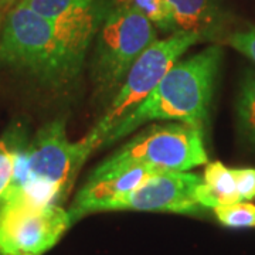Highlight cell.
<instances>
[{
  "instance_id": "cell-14",
  "label": "cell",
  "mask_w": 255,
  "mask_h": 255,
  "mask_svg": "<svg viewBox=\"0 0 255 255\" xmlns=\"http://www.w3.org/2000/svg\"><path fill=\"white\" fill-rule=\"evenodd\" d=\"M238 128L241 135L255 145V70L247 73L237 102Z\"/></svg>"
},
{
  "instance_id": "cell-4",
  "label": "cell",
  "mask_w": 255,
  "mask_h": 255,
  "mask_svg": "<svg viewBox=\"0 0 255 255\" xmlns=\"http://www.w3.org/2000/svg\"><path fill=\"white\" fill-rule=\"evenodd\" d=\"M207 163L203 132L184 122H174L152 125L139 132L97 166L91 176L114 173L132 166L189 172L193 167Z\"/></svg>"
},
{
  "instance_id": "cell-1",
  "label": "cell",
  "mask_w": 255,
  "mask_h": 255,
  "mask_svg": "<svg viewBox=\"0 0 255 255\" xmlns=\"http://www.w3.org/2000/svg\"><path fill=\"white\" fill-rule=\"evenodd\" d=\"M92 152L85 137L78 142L68 139L64 121L48 122L17 152L1 201L33 207L61 206Z\"/></svg>"
},
{
  "instance_id": "cell-2",
  "label": "cell",
  "mask_w": 255,
  "mask_h": 255,
  "mask_svg": "<svg viewBox=\"0 0 255 255\" xmlns=\"http://www.w3.org/2000/svg\"><path fill=\"white\" fill-rule=\"evenodd\" d=\"M221 57V48L211 46L174 64L153 91L119 122L104 145H111L156 119L184 122L203 132Z\"/></svg>"
},
{
  "instance_id": "cell-10",
  "label": "cell",
  "mask_w": 255,
  "mask_h": 255,
  "mask_svg": "<svg viewBox=\"0 0 255 255\" xmlns=\"http://www.w3.org/2000/svg\"><path fill=\"white\" fill-rule=\"evenodd\" d=\"M164 172L147 166H132L114 173L88 177L68 209L73 224L87 214L104 211L107 204L137 189L152 176Z\"/></svg>"
},
{
  "instance_id": "cell-3",
  "label": "cell",
  "mask_w": 255,
  "mask_h": 255,
  "mask_svg": "<svg viewBox=\"0 0 255 255\" xmlns=\"http://www.w3.org/2000/svg\"><path fill=\"white\" fill-rule=\"evenodd\" d=\"M0 64L28 74L55 90L75 80L82 65L64 44L54 23L20 0L4 16L0 31Z\"/></svg>"
},
{
  "instance_id": "cell-20",
  "label": "cell",
  "mask_w": 255,
  "mask_h": 255,
  "mask_svg": "<svg viewBox=\"0 0 255 255\" xmlns=\"http://www.w3.org/2000/svg\"><path fill=\"white\" fill-rule=\"evenodd\" d=\"M4 13H3V10H0V31H1V26H3V21H4Z\"/></svg>"
},
{
  "instance_id": "cell-13",
  "label": "cell",
  "mask_w": 255,
  "mask_h": 255,
  "mask_svg": "<svg viewBox=\"0 0 255 255\" xmlns=\"http://www.w3.org/2000/svg\"><path fill=\"white\" fill-rule=\"evenodd\" d=\"M26 142V130L20 125L9 129L0 137V201L11 182L16 155Z\"/></svg>"
},
{
  "instance_id": "cell-7",
  "label": "cell",
  "mask_w": 255,
  "mask_h": 255,
  "mask_svg": "<svg viewBox=\"0 0 255 255\" xmlns=\"http://www.w3.org/2000/svg\"><path fill=\"white\" fill-rule=\"evenodd\" d=\"M73 226L63 206L0 203V255H44Z\"/></svg>"
},
{
  "instance_id": "cell-6",
  "label": "cell",
  "mask_w": 255,
  "mask_h": 255,
  "mask_svg": "<svg viewBox=\"0 0 255 255\" xmlns=\"http://www.w3.org/2000/svg\"><path fill=\"white\" fill-rule=\"evenodd\" d=\"M156 41L150 20L128 7H111L104 18L92 58V78L101 95L118 90L147 47Z\"/></svg>"
},
{
  "instance_id": "cell-11",
  "label": "cell",
  "mask_w": 255,
  "mask_h": 255,
  "mask_svg": "<svg viewBox=\"0 0 255 255\" xmlns=\"http://www.w3.org/2000/svg\"><path fill=\"white\" fill-rule=\"evenodd\" d=\"M176 31L197 34L200 41L217 40L226 31L227 16L216 0H167Z\"/></svg>"
},
{
  "instance_id": "cell-12",
  "label": "cell",
  "mask_w": 255,
  "mask_h": 255,
  "mask_svg": "<svg viewBox=\"0 0 255 255\" xmlns=\"http://www.w3.org/2000/svg\"><path fill=\"white\" fill-rule=\"evenodd\" d=\"M196 200L203 209H214L219 206H228L240 203L237 184L231 169L221 162H210L206 164L203 182L196 189Z\"/></svg>"
},
{
  "instance_id": "cell-17",
  "label": "cell",
  "mask_w": 255,
  "mask_h": 255,
  "mask_svg": "<svg viewBox=\"0 0 255 255\" xmlns=\"http://www.w3.org/2000/svg\"><path fill=\"white\" fill-rule=\"evenodd\" d=\"M226 41L255 63V27L234 31L226 38Z\"/></svg>"
},
{
  "instance_id": "cell-8",
  "label": "cell",
  "mask_w": 255,
  "mask_h": 255,
  "mask_svg": "<svg viewBox=\"0 0 255 255\" xmlns=\"http://www.w3.org/2000/svg\"><path fill=\"white\" fill-rule=\"evenodd\" d=\"M203 177L190 172L164 170L152 176L137 189L107 204L104 211H159L199 214L203 207L196 200V189Z\"/></svg>"
},
{
  "instance_id": "cell-15",
  "label": "cell",
  "mask_w": 255,
  "mask_h": 255,
  "mask_svg": "<svg viewBox=\"0 0 255 255\" xmlns=\"http://www.w3.org/2000/svg\"><path fill=\"white\" fill-rule=\"evenodd\" d=\"M112 7L136 10L163 31H176L167 0H112Z\"/></svg>"
},
{
  "instance_id": "cell-16",
  "label": "cell",
  "mask_w": 255,
  "mask_h": 255,
  "mask_svg": "<svg viewBox=\"0 0 255 255\" xmlns=\"http://www.w3.org/2000/svg\"><path fill=\"white\" fill-rule=\"evenodd\" d=\"M223 226L230 228H255V206L248 201H240L213 209Z\"/></svg>"
},
{
  "instance_id": "cell-18",
  "label": "cell",
  "mask_w": 255,
  "mask_h": 255,
  "mask_svg": "<svg viewBox=\"0 0 255 255\" xmlns=\"http://www.w3.org/2000/svg\"><path fill=\"white\" fill-rule=\"evenodd\" d=\"M241 201L255 199V169H231Z\"/></svg>"
},
{
  "instance_id": "cell-5",
  "label": "cell",
  "mask_w": 255,
  "mask_h": 255,
  "mask_svg": "<svg viewBox=\"0 0 255 255\" xmlns=\"http://www.w3.org/2000/svg\"><path fill=\"white\" fill-rule=\"evenodd\" d=\"M197 43H200L197 34L174 31L172 36L156 40L146 48L129 70L104 117L84 136L94 150L104 145L119 122L153 91L180 55Z\"/></svg>"
},
{
  "instance_id": "cell-19",
  "label": "cell",
  "mask_w": 255,
  "mask_h": 255,
  "mask_svg": "<svg viewBox=\"0 0 255 255\" xmlns=\"http://www.w3.org/2000/svg\"><path fill=\"white\" fill-rule=\"evenodd\" d=\"M10 3H13V0H0V10H3L6 6H9Z\"/></svg>"
},
{
  "instance_id": "cell-9",
  "label": "cell",
  "mask_w": 255,
  "mask_h": 255,
  "mask_svg": "<svg viewBox=\"0 0 255 255\" xmlns=\"http://www.w3.org/2000/svg\"><path fill=\"white\" fill-rule=\"evenodd\" d=\"M54 23L58 36L73 55L84 63L91 40L100 27L102 0H20Z\"/></svg>"
}]
</instances>
